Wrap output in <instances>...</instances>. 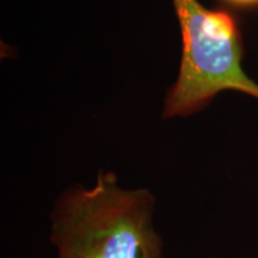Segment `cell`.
<instances>
[{
    "mask_svg": "<svg viewBox=\"0 0 258 258\" xmlns=\"http://www.w3.org/2000/svg\"><path fill=\"white\" fill-rule=\"evenodd\" d=\"M154 196L123 189L111 171H99L95 185H76L55 202L49 240L55 258H164L154 226Z\"/></svg>",
    "mask_w": 258,
    "mask_h": 258,
    "instance_id": "6da1fadb",
    "label": "cell"
},
{
    "mask_svg": "<svg viewBox=\"0 0 258 258\" xmlns=\"http://www.w3.org/2000/svg\"><path fill=\"white\" fill-rule=\"evenodd\" d=\"M182 36L176 83L167 90L163 117L188 116L215 96L234 90L258 98V84L241 67L244 42L239 22L225 9H208L199 0H172Z\"/></svg>",
    "mask_w": 258,
    "mask_h": 258,
    "instance_id": "7a4b0ae2",
    "label": "cell"
},
{
    "mask_svg": "<svg viewBox=\"0 0 258 258\" xmlns=\"http://www.w3.org/2000/svg\"><path fill=\"white\" fill-rule=\"evenodd\" d=\"M222 4L238 10L258 9V0H219Z\"/></svg>",
    "mask_w": 258,
    "mask_h": 258,
    "instance_id": "3957f363",
    "label": "cell"
}]
</instances>
